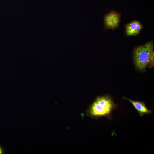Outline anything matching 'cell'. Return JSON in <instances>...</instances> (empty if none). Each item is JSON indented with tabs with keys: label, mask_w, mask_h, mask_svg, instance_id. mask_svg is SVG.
I'll list each match as a JSON object with an SVG mask.
<instances>
[{
	"label": "cell",
	"mask_w": 154,
	"mask_h": 154,
	"mask_svg": "<svg viewBox=\"0 0 154 154\" xmlns=\"http://www.w3.org/2000/svg\"><path fill=\"white\" fill-rule=\"evenodd\" d=\"M4 153V150L2 147L0 145V154H3Z\"/></svg>",
	"instance_id": "cell-6"
},
{
	"label": "cell",
	"mask_w": 154,
	"mask_h": 154,
	"mask_svg": "<svg viewBox=\"0 0 154 154\" xmlns=\"http://www.w3.org/2000/svg\"><path fill=\"white\" fill-rule=\"evenodd\" d=\"M117 107V105L110 95L99 96L90 106L86 114L93 118L105 117L110 119H112L113 111Z\"/></svg>",
	"instance_id": "cell-1"
},
{
	"label": "cell",
	"mask_w": 154,
	"mask_h": 154,
	"mask_svg": "<svg viewBox=\"0 0 154 154\" xmlns=\"http://www.w3.org/2000/svg\"><path fill=\"white\" fill-rule=\"evenodd\" d=\"M121 15L114 10L106 14L104 17V27L108 29L114 30L117 28L120 21Z\"/></svg>",
	"instance_id": "cell-3"
},
{
	"label": "cell",
	"mask_w": 154,
	"mask_h": 154,
	"mask_svg": "<svg viewBox=\"0 0 154 154\" xmlns=\"http://www.w3.org/2000/svg\"><path fill=\"white\" fill-rule=\"evenodd\" d=\"M143 27V25L139 21L133 20L126 25V33L128 36H135L140 33Z\"/></svg>",
	"instance_id": "cell-4"
},
{
	"label": "cell",
	"mask_w": 154,
	"mask_h": 154,
	"mask_svg": "<svg viewBox=\"0 0 154 154\" xmlns=\"http://www.w3.org/2000/svg\"><path fill=\"white\" fill-rule=\"evenodd\" d=\"M123 98L129 101L133 105L140 116L142 117L145 115L151 113L152 111L147 108L144 102L133 100L126 97Z\"/></svg>",
	"instance_id": "cell-5"
},
{
	"label": "cell",
	"mask_w": 154,
	"mask_h": 154,
	"mask_svg": "<svg viewBox=\"0 0 154 154\" xmlns=\"http://www.w3.org/2000/svg\"><path fill=\"white\" fill-rule=\"evenodd\" d=\"M133 60L136 68L144 72L147 67L152 68L154 66V44L152 41L135 48L133 53Z\"/></svg>",
	"instance_id": "cell-2"
}]
</instances>
